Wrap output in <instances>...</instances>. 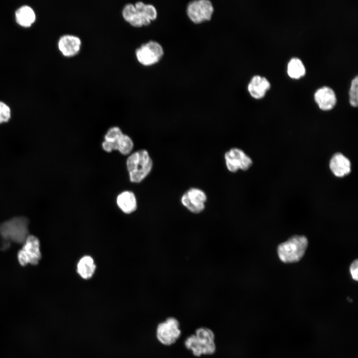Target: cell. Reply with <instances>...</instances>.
<instances>
[{
  "mask_svg": "<svg viewBox=\"0 0 358 358\" xmlns=\"http://www.w3.org/2000/svg\"><path fill=\"white\" fill-rule=\"evenodd\" d=\"M215 336L213 331L205 327L197 328L194 334L186 338L184 341L185 348L196 357L213 355L216 350Z\"/></svg>",
  "mask_w": 358,
  "mask_h": 358,
  "instance_id": "1",
  "label": "cell"
},
{
  "mask_svg": "<svg viewBox=\"0 0 358 358\" xmlns=\"http://www.w3.org/2000/svg\"><path fill=\"white\" fill-rule=\"evenodd\" d=\"M126 165L130 181L139 183L151 172L153 161L148 152L142 149L130 155L127 159Z\"/></svg>",
  "mask_w": 358,
  "mask_h": 358,
  "instance_id": "2",
  "label": "cell"
},
{
  "mask_svg": "<svg viewBox=\"0 0 358 358\" xmlns=\"http://www.w3.org/2000/svg\"><path fill=\"white\" fill-rule=\"evenodd\" d=\"M308 244L305 236L294 235L278 246V256L285 263L297 262L304 255Z\"/></svg>",
  "mask_w": 358,
  "mask_h": 358,
  "instance_id": "3",
  "label": "cell"
},
{
  "mask_svg": "<svg viewBox=\"0 0 358 358\" xmlns=\"http://www.w3.org/2000/svg\"><path fill=\"white\" fill-rule=\"evenodd\" d=\"M28 220L18 216L4 221L0 225V234L6 242L21 244L28 236Z\"/></svg>",
  "mask_w": 358,
  "mask_h": 358,
  "instance_id": "4",
  "label": "cell"
},
{
  "mask_svg": "<svg viewBox=\"0 0 358 358\" xmlns=\"http://www.w3.org/2000/svg\"><path fill=\"white\" fill-rule=\"evenodd\" d=\"M133 142L127 135L122 133L118 127L110 128L104 136L102 143L103 149L107 152L118 150L122 154H129L133 148Z\"/></svg>",
  "mask_w": 358,
  "mask_h": 358,
  "instance_id": "5",
  "label": "cell"
},
{
  "mask_svg": "<svg viewBox=\"0 0 358 358\" xmlns=\"http://www.w3.org/2000/svg\"><path fill=\"white\" fill-rule=\"evenodd\" d=\"M181 335L180 324L175 317L170 316L160 322L156 328V335L158 341L166 346L176 343Z\"/></svg>",
  "mask_w": 358,
  "mask_h": 358,
  "instance_id": "6",
  "label": "cell"
},
{
  "mask_svg": "<svg viewBox=\"0 0 358 358\" xmlns=\"http://www.w3.org/2000/svg\"><path fill=\"white\" fill-rule=\"evenodd\" d=\"M227 170L231 173L241 170L246 171L253 165V161L242 149L233 147L226 151L224 155Z\"/></svg>",
  "mask_w": 358,
  "mask_h": 358,
  "instance_id": "7",
  "label": "cell"
},
{
  "mask_svg": "<svg viewBox=\"0 0 358 358\" xmlns=\"http://www.w3.org/2000/svg\"><path fill=\"white\" fill-rule=\"evenodd\" d=\"M135 55L138 62L145 66L157 63L164 55V49L158 42L151 40L136 49Z\"/></svg>",
  "mask_w": 358,
  "mask_h": 358,
  "instance_id": "8",
  "label": "cell"
},
{
  "mask_svg": "<svg viewBox=\"0 0 358 358\" xmlns=\"http://www.w3.org/2000/svg\"><path fill=\"white\" fill-rule=\"evenodd\" d=\"M24 244L17 254V259L20 265L28 264L37 265L41 259L40 242L37 237L30 235L26 239Z\"/></svg>",
  "mask_w": 358,
  "mask_h": 358,
  "instance_id": "9",
  "label": "cell"
},
{
  "mask_svg": "<svg viewBox=\"0 0 358 358\" xmlns=\"http://www.w3.org/2000/svg\"><path fill=\"white\" fill-rule=\"evenodd\" d=\"M207 199L206 193L203 190L199 187H191L182 194L180 202L188 211L198 214L204 210Z\"/></svg>",
  "mask_w": 358,
  "mask_h": 358,
  "instance_id": "10",
  "label": "cell"
},
{
  "mask_svg": "<svg viewBox=\"0 0 358 358\" xmlns=\"http://www.w3.org/2000/svg\"><path fill=\"white\" fill-rule=\"evenodd\" d=\"M213 12V4L208 0L191 1L187 4L186 8V13L188 18L196 24L210 20Z\"/></svg>",
  "mask_w": 358,
  "mask_h": 358,
  "instance_id": "11",
  "label": "cell"
},
{
  "mask_svg": "<svg viewBox=\"0 0 358 358\" xmlns=\"http://www.w3.org/2000/svg\"><path fill=\"white\" fill-rule=\"evenodd\" d=\"M82 41L80 37L72 34H64L58 41V47L61 53L66 57L77 55L81 48Z\"/></svg>",
  "mask_w": 358,
  "mask_h": 358,
  "instance_id": "12",
  "label": "cell"
},
{
  "mask_svg": "<svg viewBox=\"0 0 358 358\" xmlns=\"http://www.w3.org/2000/svg\"><path fill=\"white\" fill-rule=\"evenodd\" d=\"M329 168L335 177L343 178L351 173V163L344 155L337 153L333 155L330 160Z\"/></svg>",
  "mask_w": 358,
  "mask_h": 358,
  "instance_id": "13",
  "label": "cell"
},
{
  "mask_svg": "<svg viewBox=\"0 0 358 358\" xmlns=\"http://www.w3.org/2000/svg\"><path fill=\"white\" fill-rule=\"evenodd\" d=\"M314 99L319 107L325 111L333 109L337 102L334 91L326 86L321 87L316 91Z\"/></svg>",
  "mask_w": 358,
  "mask_h": 358,
  "instance_id": "14",
  "label": "cell"
},
{
  "mask_svg": "<svg viewBox=\"0 0 358 358\" xmlns=\"http://www.w3.org/2000/svg\"><path fill=\"white\" fill-rule=\"evenodd\" d=\"M270 87V83L265 77L256 75L254 76L249 82L248 90L253 98L260 99L265 96Z\"/></svg>",
  "mask_w": 358,
  "mask_h": 358,
  "instance_id": "15",
  "label": "cell"
},
{
  "mask_svg": "<svg viewBox=\"0 0 358 358\" xmlns=\"http://www.w3.org/2000/svg\"><path fill=\"white\" fill-rule=\"evenodd\" d=\"M117 204L124 213L129 214L137 208V201L134 194L130 191H125L119 194L117 197Z\"/></svg>",
  "mask_w": 358,
  "mask_h": 358,
  "instance_id": "16",
  "label": "cell"
},
{
  "mask_svg": "<svg viewBox=\"0 0 358 358\" xmlns=\"http://www.w3.org/2000/svg\"><path fill=\"white\" fill-rule=\"evenodd\" d=\"M17 23L23 27H29L35 21L36 14L33 8L29 5H23L15 12Z\"/></svg>",
  "mask_w": 358,
  "mask_h": 358,
  "instance_id": "17",
  "label": "cell"
},
{
  "mask_svg": "<svg viewBox=\"0 0 358 358\" xmlns=\"http://www.w3.org/2000/svg\"><path fill=\"white\" fill-rule=\"evenodd\" d=\"M96 268L93 260L90 256H85L81 259L77 265V271L84 279H88L92 277Z\"/></svg>",
  "mask_w": 358,
  "mask_h": 358,
  "instance_id": "18",
  "label": "cell"
},
{
  "mask_svg": "<svg viewBox=\"0 0 358 358\" xmlns=\"http://www.w3.org/2000/svg\"><path fill=\"white\" fill-rule=\"evenodd\" d=\"M287 73L290 77L294 79L304 76L305 69L302 61L297 58L291 59L287 65Z\"/></svg>",
  "mask_w": 358,
  "mask_h": 358,
  "instance_id": "19",
  "label": "cell"
},
{
  "mask_svg": "<svg viewBox=\"0 0 358 358\" xmlns=\"http://www.w3.org/2000/svg\"><path fill=\"white\" fill-rule=\"evenodd\" d=\"M358 76H356L352 81L349 91L350 103L354 107H357L358 104Z\"/></svg>",
  "mask_w": 358,
  "mask_h": 358,
  "instance_id": "20",
  "label": "cell"
},
{
  "mask_svg": "<svg viewBox=\"0 0 358 358\" xmlns=\"http://www.w3.org/2000/svg\"><path fill=\"white\" fill-rule=\"evenodd\" d=\"M11 116L10 107L5 102L0 101V124L8 122Z\"/></svg>",
  "mask_w": 358,
  "mask_h": 358,
  "instance_id": "21",
  "label": "cell"
},
{
  "mask_svg": "<svg viewBox=\"0 0 358 358\" xmlns=\"http://www.w3.org/2000/svg\"><path fill=\"white\" fill-rule=\"evenodd\" d=\"M136 13L134 5L131 3L126 4L122 10V16L123 19L128 22Z\"/></svg>",
  "mask_w": 358,
  "mask_h": 358,
  "instance_id": "22",
  "label": "cell"
},
{
  "mask_svg": "<svg viewBox=\"0 0 358 358\" xmlns=\"http://www.w3.org/2000/svg\"><path fill=\"white\" fill-rule=\"evenodd\" d=\"M143 13L152 21L157 17V11L156 7L151 4H146Z\"/></svg>",
  "mask_w": 358,
  "mask_h": 358,
  "instance_id": "23",
  "label": "cell"
},
{
  "mask_svg": "<svg viewBox=\"0 0 358 358\" xmlns=\"http://www.w3.org/2000/svg\"><path fill=\"white\" fill-rule=\"evenodd\" d=\"M350 271L353 279L358 280V261L356 259L351 264L350 267Z\"/></svg>",
  "mask_w": 358,
  "mask_h": 358,
  "instance_id": "24",
  "label": "cell"
},
{
  "mask_svg": "<svg viewBox=\"0 0 358 358\" xmlns=\"http://www.w3.org/2000/svg\"><path fill=\"white\" fill-rule=\"evenodd\" d=\"M128 22L131 25L135 27H140L143 26L140 15L137 13Z\"/></svg>",
  "mask_w": 358,
  "mask_h": 358,
  "instance_id": "25",
  "label": "cell"
},
{
  "mask_svg": "<svg viewBox=\"0 0 358 358\" xmlns=\"http://www.w3.org/2000/svg\"><path fill=\"white\" fill-rule=\"evenodd\" d=\"M145 3L141 1L136 2L134 5L137 13H143L145 6Z\"/></svg>",
  "mask_w": 358,
  "mask_h": 358,
  "instance_id": "26",
  "label": "cell"
}]
</instances>
